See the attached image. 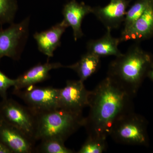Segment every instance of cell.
Masks as SVG:
<instances>
[{
  "label": "cell",
  "mask_w": 153,
  "mask_h": 153,
  "mask_svg": "<svg viewBox=\"0 0 153 153\" xmlns=\"http://www.w3.org/2000/svg\"><path fill=\"white\" fill-rule=\"evenodd\" d=\"M132 98L108 76L102 80L88 97L90 110L83 126L88 136L106 139L116 120L133 110Z\"/></svg>",
  "instance_id": "6da1fadb"
},
{
  "label": "cell",
  "mask_w": 153,
  "mask_h": 153,
  "mask_svg": "<svg viewBox=\"0 0 153 153\" xmlns=\"http://www.w3.org/2000/svg\"><path fill=\"white\" fill-rule=\"evenodd\" d=\"M152 63L150 54L134 45L111 62L107 76L132 98Z\"/></svg>",
  "instance_id": "7a4b0ae2"
},
{
  "label": "cell",
  "mask_w": 153,
  "mask_h": 153,
  "mask_svg": "<svg viewBox=\"0 0 153 153\" xmlns=\"http://www.w3.org/2000/svg\"><path fill=\"white\" fill-rule=\"evenodd\" d=\"M35 140L56 139L65 142L79 128L83 127L82 114L61 108L37 113Z\"/></svg>",
  "instance_id": "3957f363"
},
{
  "label": "cell",
  "mask_w": 153,
  "mask_h": 153,
  "mask_svg": "<svg viewBox=\"0 0 153 153\" xmlns=\"http://www.w3.org/2000/svg\"><path fill=\"white\" fill-rule=\"evenodd\" d=\"M143 120L134 112L126 113L114 122L109 135L116 143L128 145L143 144L146 136Z\"/></svg>",
  "instance_id": "277c9868"
},
{
  "label": "cell",
  "mask_w": 153,
  "mask_h": 153,
  "mask_svg": "<svg viewBox=\"0 0 153 153\" xmlns=\"http://www.w3.org/2000/svg\"><path fill=\"white\" fill-rule=\"evenodd\" d=\"M0 118L36 141L37 115L28 106L12 99H2L0 102Z\"/></svg>",
  "instance_id": "5b68a950"
},
{
  "label": "cell",
  "mask_w": 153,
  "mask_h": 153,
  "mask_svg": "<svg viewBox=\"0 0 153 153\" xmlns=\"http://www.w3.org/2000/svg\"><path fill=\"white\" fill-rule=\"evenodd\" d=\"M30 18L18 24L10 25L7 29L0 28V60L3 57L19 60L29 36Z\"/></svg>",
  "instance_id": "8992f818"
},
{
  "label": "cell",
  "mask_w": 153,
  "mask_h": 153,
  "mask_svg": "<svg viewBox=\"0 0 153 153\" xmlns=\"http://www.w3.org/2000/svg\"><path fill=\"white\" fill-rule=\"evenodd\" d=\"M23 89L14 90V94L36 113L59 108V88L34 85Z\"/></svg>",
  "instance_id": "52a82bcc"
},
{
  "label": "cell",
  "mask_w": 153,
  "mask_h": 153,
  "mask_svg": "<svg viewBox=\"0 0 153 153\" xmlns=\"http://www.w3.org/2000/svg\"><path fill=\"white\" fill-rule=\"evenodd\" d=\"M81 80H67L64 88L59 89L60 108L71 112L82 114L85 107L88 106V91Z\"/></svg>",
  "instance_id": "ba28073f"
},
{
  "label": "cell",
  "mask_w": 153,
  "mask_h": 153,
  "mask_svg": "<svg viewBox=\"0 0 153 153\" xmlns=\"http://www.w3.org/2000/svg\"><path fill=\"white\" fill-rule=\"evenodd\" d=\"M0 140L12 153H30L35 141L0 118Z\"/></svg>",
  "instance_id": "9c48e42d"
},
{
  "label": "cell",
  "mask_w": 153,
  "mask_h": 153,
  "mask_svg": "<svg viewBox=\"0 0 153 153\" xmlns=\"http://www.w3.org/2000/svg\"><path fill=\"white\" fill-rule=\"evenodd\" d=\"M130 1V0H110L105 7L92 8V13L106 29H117L124 21Z\"/></svg>",
  "instance_id": "30bf717a"
},
{
  "label": "cell",
  "mask_w": 153,
  "mask_h": 153,
  "mask_svg": "<svg viewBox=\"0 0 153 153\" xmlns=\"http://www.w3.org/2000/svg\"><path fill=\"white\" fill-rule=\"evenodd\" d=\"M92 11L90 6L77 2L76 0H71L64 5L62 10L63 21L72 28L74 41H77L84 35L81 28L82 20L86 15L92 13Z\"/></svg>",
  "instance_id": "8fae6325"
},
{
  "label": "cell",
  "mask_w": 153,
  "mask_h": 153,
  "mask_svg": "<svg viewBox=\"0 0 153 153\" xmlns=\"http://www.w3.org/2000/svg\"><path fill=\"white\" fill-rule=\"evenodd\" d=\"M68 27L63 20L49 30L35 33L33 37L39 51L48 57H53L54 52L61 45L62 35Z\"/></svg>",
  "instance_id": "7c38bea8"
},
{
  "label": "cell",
  "mask_w": 153,
  "mask_h": 153,
  "mask_svg": "<svg viewBox=\"0 0 153 153\" xmlns=\"http://www.w3.org/2000/svg\"><path fill=\"white\" fill-rule=\"evenodd\" d=\"M153 35V1L143 15L125 33H122L121 42L129 40L140 41Z\"/></svg>",
  "instance_id": "4fadbf2b"
},
{
  "label": "cell",
  "mask_w": 153,
  "mask_h": 153,
  "mask_svg": "<svg viewBox=\"0 0 153 153\" xmlns=\"http://www.w3.org/2000/svg\"><path fill=\"white\" fill-rule=\"evenodd\" d=\"M64 66L60 63L49 62L33 66L16 79V83L14 87V90H22L44 81L49 77L51 70Z\"/></svg>",
  "instance_id": "5bb4252c"
},
{
  "label": "cell",
  "mask_w": 153,
  "mask_h": 153,
  "mask_svg": "<svg viewBox=\"0 0 153 153\" xmlns=\"http://www.w3.org/2000/svg\"><path fill=\"white\" fill-rule=\"evenodd\" d=\"M103 37L97 40H91L87 44L88 52L101 57L114 56L118 57L122 55L118 48L120 43V38L111 36V30L106 29Z\"/></svg>",
  "instance_id": "9a60e30c"
},
{
  "label": "cell",
  "mask_w": 153,
  "mask_h": 153,
  "mask_svg": "<svg viewBox=\"0 0 153 153\" xmlns=\"http://www.w3.org/2000/svg\"><path fill=\"white\" fill-rule=\"evenodd\" d=\"M100 57L87 52L82 55L80 60L72 65L64 66L74 70L82 82L91 76L98 70L100 65Z\"/></svg>",
  "instance_id": "2e32d148"
},
{
  "label": "cell",
  "mask_w": 153,
  "mask_h": 153,
  "mask_svg": "<svg viewBox=\"0 0 153 153\" xmlns=\"http://www.w3.org/2000/svg\"><path fill=\"white\" fill-rule=\"evenodd\" d=\"M153 0H138L126 13L124 27L122 33H125L140 18Z\"/></svg>",
  "instance_id": "e0dca14e"
},
{
  "label": "cell",
  "mask_w": 153,
  "mask_h": 153,
  "mask_svg": "<svg viewBox=\"0 0 153 153\" xmlns=\"http://www.w3.org/2000/svg\"><path fill=\"white\" fill-rule=\"evenodd\" d=\"M18 9L17 0H0V26L14 23Z\"/></svg>",
  "instance_id": "ac0fdd59"
},
{
  "label": "cell",
  "mask_w": 153,
  "mask_h": 153,
  "mask_svg": "<svg viewBox=\"0 0 153 153\" xmlns=\"http://www.w3.org/2000/svg\"><path fill=\"white\" fill-rule=\"evenodd\" d=\"M65 142L56 139H47L41 140L36 151L42 153H72L74 151L66 147Z\"/></svg>",
  "instance_id": "d6986e66"
},
{
  "label": "cell",
  "mask_w": 153,
  "mask_h": 153,
  "mask_svg": "<svg viewBox=\"0 0 153 153\" xmlns=\"http://www.w3.org/2000/svg\"><path fill=\"white\" fill-rule=\"evenodd\" d=\"M107 148L106 139L88 136L77 153H102L105 152Z\"/></svg>",
  "instance_id": "ffe728a7"
},
{
  "label": "cell",
  "mask_w": 153,
  "mask_h": 153,
  "mask_svg": "<svg viewBox=\"0 0 153 153\" xmlns=\"http://www.w3.org/2000/svg\"><path fill=\"white\" fill-rule=\"evenodd\" d=\"M16 79L9 78L0 69V97L2 99L7 98V91L10 88L15 86Z\"/></svg>",
  "instance_id": "44dd1931"
},
{
  "label": "cell",
  "mask_w": 153,
  "mask_h": 153,
  "mask_svg": "<svg viewBox=\"0 0 153 153\" xmlns=\"http://www.w3.org/2000/svg\"><path fill=\"white\" fill-rule=\"evenodd\" d=\"M0 153H12L11 151L0 140Z\"/></svg>",
  "instance_id": "7402d4cb"
},
{
  "label": "cell",
  "mask_w": 153,
  "mask_h": 153,
  "mask_svg": "<svg viewBox=\"0 0 153 153\" xmlns=\"http://www.w3.org/2000/svg\"><path fill=\"white\" fill-rule=\"evenodd\" d=\"M147 74L149 77L151 79H152L153 81V63L151 65L148 71Z\"/></svg>",
  "instance_id": "603a6c76"
}]
</instances>
